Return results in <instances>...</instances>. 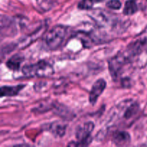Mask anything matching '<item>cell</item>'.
<instances>
[{
	"label": "cell",
	"instance_id": "1",
	"mask_svg": "<svg viewBox=\"0 0 147 147\" xmlns=\"http://www.w3.org/2000/svg\"><path fill=\"white\" fill-rule=\"evenodd\" d=\"M22 73L27 78H47L54 74V68L48 62L40 60L34 64L24 65L22 67Z\"/></svg>",
	"mask_w": 147,
	"mask_h": 147
},
{
	"label": "cell",
	"instance_id": "2",
	"mask_svg": "<svg viewBox=\"0 0 147 147\" xmlns=\"http://www.w3.org/2000/svg\"><path fill=\"white\" fill-rule=\"evenodd\" d=\"M67 31V27L65 26L57 25L53 27L46 34L44 38V42L46 47L49 50H57L63 42Z\"/></svg>",
	"mask_w": 147,
	"mask_h": 147
},
{
	"label": "cell",
	"instance_id": "3",
	"mask_svg": "<svg viewBox=\"0 0 147 147\" xmlns=\"http://www.w3.org/2000/svg\"><path fill=\"white\" fill-rule=\"evenodd\" d=\"M94 123L91 121L84 123L83 126H80L77 128L76 136L78 142H71L68 144V146H88L92 142L91 133L94 129Z\"/></svg>",
	"mask_w": 147,
	"mask_h": 147
},
{
	"label": "cell",
	"instance_id": "4",
	"mask_svg": "<svg viewBox=\"0 0 147 147\" xmlns=\"http://www.w3.org/2000/svg\"><path fill=\"white\" fill-rule=\"evenodd\" d=\"M128 58L129 57L126 56V55L121 54L113 57L109 62V71L113 79L117 78L119 75L120 74L121 69L127 63Z\"/></svg>",
	"mask_w": 147,
	"mask_h": 147
},
{
	"label": "cell",
	"instance_id": "5",
	"mask_svg": "<svg viewBox=\"0 0 147 147\" xmlns=\"http://www.w3.org/2000/svg\"><path fill=\"white\" fill-rule=\"evenodd\" d=\"M106 87V82L104 79L100 78L96 80L92 86L90 95H89V101L90 104L94 105L97 102L98 99L100 95L104 91Z\"/></svg>",
	"mask_w": 147,
	"mask_h": 147
},
{
	"label": "cell",
	"instance_id": "6",
	"mask_svg": "<svg viewBox=\"0 0 147 147\" xmlns=\"http://www.w3.org/2000/svg\"><path fill=\"white\" fill-rule=\"evenodd\" d=\"M113 144L116 146H126L131 142V136L127 131H116L112 137Z\"/></svg>",
	"mask_w": 147,
	"mask_h": 147
},
{
	"label": "cell",
	"instance_id": "7",
	"mask_svg": "<svg viewBox=\"0 0 147 147\" xmlns=\"http://www.w3.org/2000/svg\"><path fill=\"white\" fill-rule=\"evenodd\" d=\"M25 87V85L20 84L17 86H4L1 88V96L4 97V96H15L19 94L20 91Z\"/></svg>",
	"mask_w": 147,
	"mask_h": 147
},
{
	"label": "cell",
	"instance_id": "8",
	"mask_svg": "<svg viewBox=\"0 0 147 147\" xmlns=\"http://www.w3.org/2000/svg\"><path fill=\"white\" fill-rule=\"evenodd\" d=\"M23 60H24V57L18 54L14 55L7 60L6 65H7V67L10 70H13V71H17L20 69Z\"/></svg>",
	"mask_w": 147,
	"mask_h": 147
},
{
	"label": "cell",
	"instance_id": "9",
	"mask_svg": "<svg viewBox=\"0 0 147 147\" xmlns=\"http://www.w3.org/2000/svg\"><path fill=\"white\" fill-rule=\"evenodd\" d=\"M47 131L52 132L55 136L62 137L64 136L65 133L66 125L60 123V122H54L49 125Z\"/></svg>",
	"mask_w": 147,
	"mask_h": 147
},
{
	"label": "cell",
	"instance_id": "10",
	"mask_svg": "<svg viewBox=\"0 0 147 147\" xmlns=\"http://www.w3.org/2000/svg\"><path fill=\"white\" fill-rule=\"evenodd\" d=\"M76 37L81 40L85 47H90L93 46V44L95 43V38H93V35L89 33L84 32H78L76 33Z\"/></svg>",
	"mask_w": 147,
	"mask_h": 147
},
{
	"label": "cell",
	"instance_id": "11",
	"mask_svg": "<svg viewBox=\"0 0 147 147\" xmlns=\"http://www.w3.org/2000/svg\"><path fill=\"white\" fill-rule=\"evenodd\" d=\"M139 10V4L135 0H128L126 1L124 8H123V14L125 15H133L137 12Z\"/></svg>",
	"mask_w": 147,
	"mask_h": 147
},
{
	"label": "cell",
	"instance_id": "12",
	"mask_svg": "<svg viewBox=\"0 0 147 147\" xmlns=\"http://www.w3.org/2000/svg\"><path fill=\"white\" fill-rule=\"evenodd\" d=\"M139 110V106L137 103H132L129 107H127L125 113L123 114V117L125 119H130L135 116L138 113Z\"/></svg>",
	"mask_w": 147,
	"mask_h": 147
},
{
	"label": "cell",
	"instance_id": "13",
	"mask_svg": "<svg viewBox=\"0 0 147 147\" xmlns=\"http://www.w3.org/2000/svg\"><path fill=\"white\" fill-rule=\"evenodd\" d=\"M93 0H81L79 2L78 7L82 10L91 9L93 7Z\"/></svg>",
	"mask_w": 147,
	"mask_h": 147
},
{
	"label": "cell",
	"instance_id": "14",
	"mask_svg": "<svg viewBox=\"0 0 147 147\" xmlns=\"http://www.w3.org/2000/svg\"><path fill=\"white\" fill-rule=\"evenodd\" d=\"M106 7L112 9H119L121 7V2L119 0H110L106 3Z\"/></svg>",
	"mask_w": 147,
	"mask_h": 147
},
{
	"label": "cell",
	"instance_id": "15",
	"mask_svg": "<svg viewBox=\"0 0 147 147\" xmlns=\"http://www.w3.org/2000/svg\"><path fill=\"white\" fill-rule=\"evenodd\" d=\"M136 1L138 4H140V5H143V3H145L147 0H135Z\"/></svg>",
	"mask_w": 147,
	"mask_h": 147
},
{
	"label": "cell",
	"instance_id": "16",
	"mask_svg": "<svg viewBox=\"0 0 147 147\" xmlns=\"http://www.w3.org/2000/svg\"><path fill=\"white\" fill-rule=\"evenodd\" d=\"M105 1V0H93V1L94 2H98V3H100V2H102V1Z\"/></svg>",
	"mask_w": 147,
	"mask_h": 147
}]
</instances>
